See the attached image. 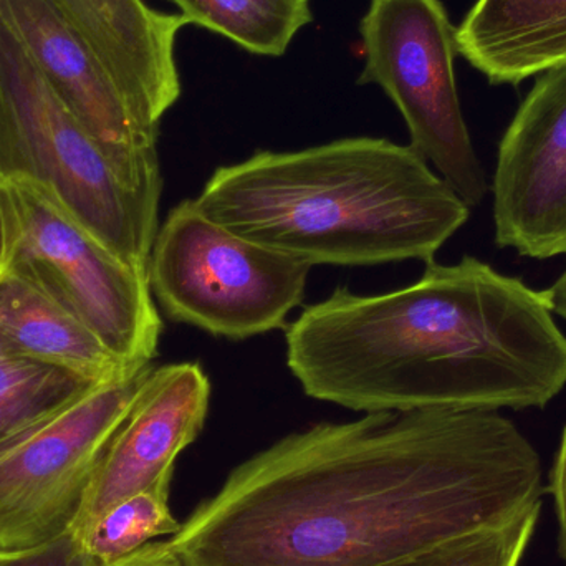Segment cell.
<instances>
[{
	"instance_id": "1",
	"label": "cell",
	"mask_w": 566,
	"mask_h": 566,
	"mask_svg": "<svg viewBox=\"0 0 566 566\" xmlns=\"http://www.w3.org/2000/svg\"><path fill=\"white\" fill-rule=\"evenodd\" d=\"M542 494L537 449L499 411L366 412L259 452L166 542L191 566H381Z\"/></svg>"
},
{
	"instance_id": "2",
	"label": "cell",
	"mask_w": 566,
	"mask_h": 566,
	"mask_svg": "<svg viewBox=\"0 0 566 566\" xmlns=\"http://www.w3.org/2000/svg\"><path fill=\"white\" fill-rule=\"evenodd\" d=\"M303 392L356 412L544 409L566 388V335L544 292L465 255L378 295L346 286L285 326Z\"/></svg>"
},
{
	"instance_id": "3",
	"label": "cell",
	"mask_w": 566,
	"mask_h": 566,
	"mask_svg": "<svg viewBox=\"0 0 566 566\" xmlns=\"http://www.w3.org/2000/svg\"><path fill=\"white\" fill-rule=\"evenodd\" d=\"M195 201L228 231L308 268L429 264L471 218L411 146L369 136L254 153L216 169Z\"/></svg>"
},
{
	"instance_id": "4",
	"label": "cell",
	"mask_w": 566,
	"mask_h": 566,
	"mask_svg": "<svg viewBox=\"0 0 566 566\" xmlns=\"http://www.w3.org/2000/svg\"><path fill=\"white\" fill-rule=\"evenodd\" d=\"M0 178L42 189L103 244L148 274L161 195L143 191L123 176L2 17Z\"/></svg>"
},
{
	"instance_id": "5",
	"label": "cell",
	"mask_w": 566,
	"mask_h": 566,
	"mask_svg": "<svg viewBox=\"0 0 566 566\" xmlns=\"http://www.w3.org/2000/svg\"><path fill=\"white\" fill-rule=\"evenodd\" d=\"M312 268L255 244L185 199L153 244L148 282L169 319L214 336L245 339L285 328Z\"/></svg>"
},
{
	"instance_id": "6",
	"label": "cell",
	"mask_w": 566,
	"mask_h": 566,
	"mask_svg": "<svg viewBox=\"0 0 566 566\" xmlns=\"http://www.w3.org/2000/svg\"><path fill=\"white\" fill-rule=\"evenodd\" d=\"M365 66L405 118L411 146L469 206L489 192L455 85V27L441 0H369L359 23Z\"/></svg>"
},
{
	"instance_id": "7",
	"label": "cell",
	"mask_w": 566,
	"mask_h": 566,
	"mask_svg": "<svg viewBox=\"0 0 566 566\" xmlns=\"http://www.w3.org/2000/svg\"><path fill=\"white\" fill-rule=\"evenodd\" d=\"M22 219L13 268L39 283L132 373L151 366L163 333L148 274L133 268L55 199L12 182Z\"/></svg>"
},
{
	"instance_id": "8",
	"label": "cell",
	"mask_w": 566,
	"mask_h": 566,
	"mask_svg": "<svg viewBox=\"0 0 566 566\" xmlns=\"http://www.w3.org/2000/svg\"><path fill=\"white\" fill-rule=\"evenodd\" d=\"M149 368L96 386L0 446V551L39 547L72 531Z\"/></svg>"
},
{
	"instance_id": "9",
	"label": "cell",
	"mask_w": 566,
	"mask_h": 566,
	"mask_svg": "<svg viewBox=\"0 0 566 566\" xmlns=\"http://www.w3.org/2000/svg\"><path fill=\"white\" fill-rule=\"evenodd\" d=\"M0 17L66 108L126 179L161 195L159 132L133 115L85 36L52 0H0Z\"/></svg>"
},
{
	"instance_id": "10",
	"label": "cell",
	"mask_w": 566,
	"mask_h": 566,
	"mask_svg": "<svg viewBox=\"0 0 566 566\" xmlns=\"http://www.w3.org/2000/svg\"><path fill=\"white\" fill-rule=\"evenodd\" d=\"M495 244L522 258L566 255V62L538 75L501 139Z\"/></svg>"
},
{
	"instance_id": "11",
	"label": "cell",
	"mask_w": 566,
	"mask_h": 566,
	"mask_svg": "<svg viewBox=\"0 0 566 566\" xmlns=\"http://www.w3.org/2000/svg\"><path fill=\"white\" fill-rule=\"evenodd\" d=\"M211 381L199 363L149 368L128 418L106 446L72 531L138 492L171 485L176 459L208 419Z\"/></svg>"
},
{
	"instance_id": "12",
	"label": "cell",
	"mask_w": 566,
	"mask_h": 566,
	"mask_svg": "<svg viewBox=\"0 0 566 566\" xmlns=\"http://www.w3.org/2000/svg\"><path fill=\"white\" fill-rule=\"evenodd\" d=\"M52 2L95 50L135 118L159 132L181 98L176 40L188 25L185 17L159 12L145 0Z\"/></svg>"
},
{
	"instance_id": "13",
	"label": "cell",
	"mask_w": 566,
	"mask_h": 566,
	"mask_svg": "<svg viewBox=\"0 0 566 566\" xmlns=\"http://www.w3.org/2000/svg\"><path fill=\"white\" fill-rule=\"evenodd\" d=\"M455 46L492 85H518L566 62V0H478Z\"/></svg>"
},
{
	"instance_id": "14",
	"label": "cell",
	"mask_w": 566,
	"mask_h": 566,
	"mask_svg": "<svg viewBox=\"0 0 566 566\" xmlns=\"http://www.w3.org/2000/svg\"><path fill=\"white\" fill-rule=\"evenodd\" d=\"M0 343L17 355L99 385L136 375L85 323L15 269L0 279Z\"/></svg>"
},
{
	"instance_id": "15",
	"label": "cell",
	"mask_w": 566,
	"mask_h": 566,
	"mask_svg": "<svg viewBox=\"0 0 566 566\" xmlns=\"http://www.w3.org/2000/svg\"><path fill=\"white\" fill-rule=\"evenodd\" d=\"M186 22L238 43L252 55L282 56L313 22L310 0H169Z\"/></svg>"
},
{
	"instance_id": "16",
	"label": "cell",
	"mask_w": 566,
	"mask_h": 566,
	"mask_svg": "<svg viewBox=\"0 0 566 566\" xmlns=\"http://www.w3.org/2000/svg\"><path fill=\"white\" fill-rule=\"evenodd\" d=\"M99 386L59 366L17 355L0 343V446Z\"/></svg>"
},
{
	"instance_id": "17",
	"label": "cell",
	"mask_w": 566,
	"mask_h": 566,
	"mask_svg": "<svg viewBox=\"0 0 566 566\" xmlns=\"http://www.w3.org/2000/svg\"><path fill=\"white\" fill-rule=\"evenodd\" d=\"M181 528L169 509V485L123 499L95 521L72 531L95 564L109 565Z\"/></svg>"
},
{
	"instance_id": "18",
	"label": "cell",
	"mask_w": 566,
	"mask_h": 566,
	"mask_svg": "<svg viewBox=\"0 0 566 566\" xmlns=\"http://www.w3.org/2000/svg\"><path fill=\"white\" fill-rule=\"evenodd\" d=\"M542 501L512 521L381 566H521L541 518Z\"/></svg>"
},
{
	"instance_id": "19",
	"label": "cell",
	"mask_w": 566,
	"mask_h": 566,
	"mask_svg": "<svg viewBox=\"0 0 566 566\" xmlns=\"http://www.w3.org/2000/svg\"><path fill=\"white\" fill-rule=\"evenodd\" d=\"M0 566H95L76 535L66 532L55 541L25 551H0Z\"/></svg>"
},
{
	"instance_id": "20",
	"label": "cell",
	"mask_w": 566,
	"mask_h": 566,
	"mask_svg": "<svg viewBox=\"0 0 566 566\" xmlns=\"http://www.w3.org/2000/svg\"><path fill=\"white\" fill-rule=\"evenodd\" d=\"M22 239V219L12 182L0 178V279L12 271Z\"/></svg>"
},
{
	"instance_id": "21",
	"label": "cell",
	"mask_w": 566,
	"mask_h": 566,
	"mask_svg": "<svg viewBox=\"0 0 566 566\" xmlns=\"http://www.w3.org/2000/svg\"><path fill=\"white\" fill-rule=\"evenodd\" d=\"M548 492L554 495L555 509H557L560 537H558V551L566 565V424L562 432L560 448L551 471Z\"/></svg>"
},
{
	"instance_id": "22",
	"label": "cell",
	"mask_w": 566,
	"mask_h": 566,
	"mask_svg": "<svg viewBox=\"0 0 566 566\" xmlns=\"http://www.w3.org/2000/svg\"><path fill=\"white\" fill-rule=\"evenodd\" d=\"M95 566H191L175 548L169 547L168 542H151V544L143 547L142 551L135 552L129 557L122 558L109 565Z\"/></svg>"
},
{
	"instance_id": "23",
	"label": "cell",
	"mask_w": 566,
	"mask_h": 566,
	"mask_svg": "<svg viewBox=\"0 0 566 566\" xmlns=\"http://www.w3.org/2000/svg\"><path fill=\"white\" fill-rule=\"evenodd\" d=\"M544 295L554 315L566 319V268L565 271L558 275L557 281L552 283L547 290H544Z\"/></svg>"
}]
</instances>
